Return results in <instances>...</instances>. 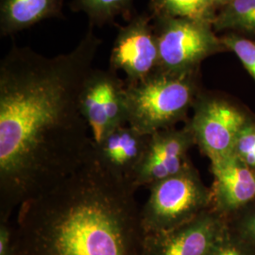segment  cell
I'll list each match as a JSON object with an SVG mask.
<instances>
[{"label":"cell","mask_w":255,"mask_h":255,"mask_svg":"<svg viewBox=\"0 0 255 255\" xmlns=\"http://www.w3.org/2000/svg\"><path fill=\"white\" fill-rule=\"evenodd\" d=\"M231 0H212L213 2V5H214V8L218 5H222V4H227Z\"/></svg>","instance_id":"cell-22"},{"label":"cell","mask_w":255,"mask_h":255,"mask_svg":"<svg viewBox=\"0 0 255 255\" xmlns=\"http://www.w3.org/2000/svg\"><path fill=\"white\" fill-rule=\"evenodd\" d=\"M245 123L243 114L228 102L203 98L195 104L189 129L211 161L217 162L236 154L237 138Z\"/></svg>","instance_id":"cell-7"},{"label":"cell","mask_w":255,"mask_h":255,"mask_svg":"<svg viewBox=\"0 0 255 255\" xmlns=\"http://www.w3.org/2000/svg\"><path fill=\"white\" fill-rule=\"evenodd\" d=\"M110 56L112 70L126 74V83L146 79L159 68V50L148 12L134 14L124 27H119Z\"/></svg>","instance_id":"cell-8"},{"label":"cell","mask_w":255,"mask_h":255,"mask_svg":"<svg viewBox=\"0 0 255 255\" xmlns=\"http://www.w3.org/2000/svg\"><path fill=\"white\" fill-rule=\"evenodd\" d=\"M255 147V126H245L237 138L236 155L243 158Z\"/></svg>","instance_id":"cell-18"},{"label":"cell","mask_w":255,"mask_h":255,"mask_svg":"<svg viewBox=\"0 0 255 255\" xmlns=\"http://www.w3.org/2000/svg\"><path fill=\"white\" fill-rule=\"evenodd\" d=\"M248 232L251 237L255 241V216L251 219L249 225H248Z\"/></svg>","instance_id":"cell-21"},{"label":"cell","mask_w":255,"mask_h":255,"mask_svg":"<svg viewBox=\"0 0 255 255\" xmlns=\"http://www.w3.org/2000/svg\"><path fill=\"white\" fill-rule=\"evenodd\" d=\"M136 189L104 168L92 147L75 172L19 207L13 255H144Z\"/></svg>","instance_id":"cell-2"},{"label":"cell","mask_w":255,"mask_h":255,"mask_svg":"<svg viewBox=\"0 0 255 255\" xmlns=\"http://www.w3.org/2000/svg\"><path fill=\"white\" fill-rule=\"evenodd\" d=\"M221 237L219 221L202 213L171 231L146 234L143 255H211Z\"/></svg>","instance_id":"cell-9"},{"label":"cell","mask_w":255,"mask_h":255,"mask_svg":"<svg viewBox=\"0 0 255 255\" xmlns=\"http://www.w3.org/2000/svg\"><path fill=\"white\" fill-rule=\"evenodd\" d=\"M94 28L68 53L49 58L13 44L0 62V222L91 153L80 100L102 43Z\"/></svg>","instance_id":"cell-1"},{"label":"cell","mask_w":255,"mask_h":255,"mask_svg":"<svg viewBox=\"0 0 255 255\" xmlns=\"http://www.w3.org/2000/svg\"><path fill=\"white\" fill-rule=\"evenodd\" d=\"M149 196L142 206L146 234L171 231L203 213L209 195L188 166L181 173L147 187Z\"/></svg>","instance_id":"cell-4"},{"label":"cell","mask_w":255,"mask_h":255,"mask_svg":"<svg viewBox=\"0 0 255 255\" xmlns=\"http://www.w3.org/2000/svg\"><path fill=\"white\" fill-rule=\"evenodd\" d=\"M212 25L219 30L235 28L255 32V0H231L214 17Z\"/></svg>","instance_id":"cell-16"},{"label":"cell","mask_w":255,"mask_h":255,"mask_svg":"<svg viewBox=\"0 0 255 255\" xmlns=\"http://www.w3.org/2000/svg\"><path fill=\"white\" fill-rule=\"evenodd\" d=\"M212 166L216 196L224 207L236 208L255 199V173L239 162L237 155L212 162Z\"/></svg>","instance_id":"cell-12"},{"label":"cell","mask_w":255,"mask_h":255,"mask_svg":"<svg viewBox=\"0 0 255 255\" xmlns=\"http://www.w3.org/2000/svg\"><path fill=\"white\" fill-rule=\"evenodd\" d=\"M193 140L189 128L185 131L166 128L151 134L143 161L137 169L134 185L137 188L149 187L186 169L185 152Z\"/></svg>","instance_id":"cell-10"},{"label":"cell","mask_w":255,"mask_h":255,"mask_svg":"<svg viewBox=\"0 0 255 255\" xmlns=\"http://www.w3.org/2000/svg\"><path fill=\"white\" fill-rule=\"evenodd\" d=\"M148 8L152 17L165 16L210 22L215 17L212 0H150Z\"/></svg>","instance_id":"cell-15"},{"label":"cell","mask_w":255,"mask_h":255,"mask_svg":"<svg viewBox=\"0 0 255 255\" xmlns=\"http://www.w3.org/2000/svg\"><path fill=\"white\" fill-rule=\"evenodd\" d=\"M149 136L128 124L119 126L109 131L100 143H94L93 152L109 172L133 183L137 169L146 153Z\"/></svg>","instance_id":"cell-11"},{"label":"cell","mask_w":255,"mask_h":255,"mask_svg":"<svg viewBox=\"0 0 255 255\" xmlns=\"http://www.w3.org/2000/svg\"><path fill=\"white\" fill-rule=\"evenodd\" d=\"M211 255H244L243 253L235 246L234 244H232L231 242H228L226 240H224L222 237L219 240V243L217 244V246L215 247L214 251L212 252Z\"/></svg>","instance_id":"cell-20"},{"label":"cell","mask_w":255,"mask_h":255,"mask_svg":"<svg viewBox=\"0 0 255 255\" xmlns=\"http://www.w3.org/2000/svg\"><path fill=\"white\" fill-rule=\"evenodd\" d=\"M193 74L157 70L143 81L126 83L128 125L145 135L169 128L193 102Z\"/></svg>","instance_id":"cell-3"},{"label":"cell","mask_w":255,"mask_h":255,"mask_svg":"<svg viewBox=\"0 0 255 255\" xmlns=\"http://www.w3.org/2000/svg\"><path fill=\"white\" fill-rule=\"evenodd\" d=\"M152 25L158 44L160 71H195L203 59L217 52L222 45L214 34L210 21L159 16L152 17Z\"/></svg>","instance_id":"cell-5"},{"label":"cell","mask_w":255,"mask_h":255,"mask_svg":"<svg viewBox=\"0 0 255 255\" xmlns=\"http://www.w3.org/2000/svg\"><path fill=\"white\" fill-rule=\"evenodd\" d=\"M0 255H13L12 226L9 222H0Z\"/></svg>","instance_id":"cell-19"},{"label":"cell","mask_w":255,"mask_h":255,"mask_svg":"<svg viewBox=\"0 0 255 255\" xmlns=\"http://www.w3.org/2000/svg\"><path fill=\"white\" fill-rule=\"evenodd\" d=\"M221 44L237 54L255 80V43L237 36H226L221 40Z\"/></svg>","instance_id":"cell-17"},{"label":"cell","mask_w":255,"mask_h":255,"mask_svg":"<svg viewBox=\"0 0 255 255\" xmlns=\"http://www.w3.org/2000/svg\"><path fill=\"white\" fill-rule=\"evenodd\" d=\"M134 0H71L70 9L83 12L93 27L115 24L116 18L122 16L128 22L133 17Z\"/></svg>","instance_id":"cell-14"},{"label":"cell","mask_w":255,"mask_h":255,"mask_svg":"<svg viewBox=\"0 0 255 255\" xmlns=\"http://www.w3.org/2000/svg\"><path fill=\"white\" fill-rule=\"evenodd\" d=\"M50 18L64 19L63 0H0V36H12Z\"/></svg>","instance_id":"cell-13"},{"label":"cell","mask_w":255,"mask_h":255,"mask_svg":"<svg viewBox=\"0 0 255 255\" xmlns=\"http://www.w3.org/2000/svg\"><path fill=\"white\" fill-rule=\"evenodd\" d=\"M126 82L108 68H93L82 86L81 111L88 123L95 143L112 129L127 125Z\"/></svg>","instance_id":"cell-6"}]
</instances>
